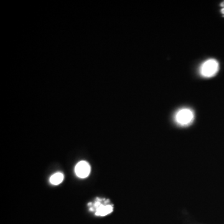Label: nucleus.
<instances>
[{
    "label": "nucleus",
    "mask_w": 224,
    "mask_h": 224,
    "mask_svg": "<svg viewBox=\"0 0 224 224\" xmlns=\"http://www.w3.org/2000/svg\"><path fill=\"white\" fill-rule=\"evenodd\" d=\"M109 200H105L103 204H101L100 202H97L95 204V208L96 209V214L99 216H105L112 212L113 210V205L109 204Z\"/></svg>",
    "instance_id": "obj_3"
},
{
    "label": "nucleus",
    "mask_w": 224,
    "mask_h": 224,
    "mask_svg": "<svg viewBox=\"0 0 224 224\" xmlns=\"http://www.w3.org/2000/svg\"><path fill=\"white\" fill-rule=\"evenodd\" d=\"M194 115L193 111L188 108L181 109L177 112L175 120L177 123L181 126H187L194 120Z\"/></svg>",
    "instance_id": "obj_2"
},
{
    "label": "nucleus",
    "mask_w": 224,
    "mask_h": 224,
    "mask_svg": "<svg viewBox=\"0 0 224 224\" xmlns=\"http://www.w3.org/2000/svg\"><path fill=\"white\" fill-rule=\"evenodd\" d=\"M64 175L61 173H57L52 175L50 178V183L54 185H58L62 182Z\"/></svg>",
    "instance_id": "obj_5"
},
{
    "label": "nucleus",
    "mask_w": 224,
    "mask_h": 224,
    "mask_svg": "<svg viewBox=\"0 0 224 224\" xmlns=\"http://www.w3.org/2000/svg\"><path fill=\"white\" fill-rule=\"evenodd\" d=\"M75 172L78 177L85 178L88 176L90 172V167L88 163L86 161H80L76 165Z\"/></svg>",
    "instance_id": "obj_4"
},
{
    "label": "nucleus",
    "mask_w": 224,
    "mask_h": 224,
    "mask_svg": "<svg viewBox=\"0 0 224 224\" xmlns=\"http://www.w3.org/2000/svg\"><path fill=\"white\" fill-rule=\"evenodd\" d=\"M219 69L218 62L215 59H209L205 61L200 67L201 75L205 77H211L217 73Z\"/></svg>",
    "instance_id": "obj_1"
}]
</instances>
